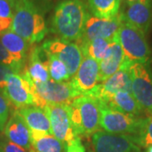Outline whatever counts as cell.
<instances>
[{
	"label": "cell",
	"mask_w": 152,
	"mask_h": 152,
	"mask_svg": "<svg viewBox=\"0 0 152 152\" xmlns=\"http://www.w3.org/2000/svg\"><path fill=\"white\" fill-rule=\"evenodd\" d=\"M71 83L81 96L90 95L99 84V63L91 58L83 57Z\"/></svg>",
	"instance_id": "cell-14"
},
{
	"label": "cell",
	"mask_w": 152,
	"mask_h": 152,
	"mask_svg": "<svg viewBox=\"0 0 152 152\" xmlns=\"http://www.w3.org/2000/svg\"><path fill=\"white\" fill-rule=\"evenodd\" d=\"M132 94L146 115L152 114V75L146 64L132 63Z\"/></svg>",
	"instance_id": "cell-8"
},
{
	"label": "cell",
	"mask_w": 152,
	"mask_h": 152,
	"mask_svg": "<svg viewBox=\"0 0 152 152\" xmlns=\"http://www.w3.org/2000/svg\"><path fill=\"white\" fill-rule=\"evenodd\" d=\"M10 30L30 45L42 41L48 32L43 13L33 0H19L13 9Z\"/></svg>",
	"instance_id": "cell-2"
},
{
	"label": "cell",
	"mask_w": 152,
	"mask_h": 152,
	"mask_svg": "<svg viewBox=\"0 0 152 152\" xmlns=\"http://www.w3.org/2000/svg\"><path fill=\"white\" fill-rule=\"evenodd\" d=\"M0 64L10 67L14 72L18 74H22L25 69V65H23L19 61H17L6 50L5 48L3 46V44L1 43V42H0Z\"/></svg>",
	"instance_id": "cell-28"
},
{
	"label": "cell",
	"mask_w": 152,
	"mask_h": 152,
	"mask_svg": "<svg viewBox=\"0 0 152 152\" xmlns=\"http://www.w3.org/2000/svg\"><path fill=\"white\" fill-rule=\"evenodd\" d=\"M100 107V127L105 132L118 134L136 135L145 118H136L104 106Z\"/></svg>",
	"instance_id": "cell-6"
},
{
	"label": "cell",
	"mask_w": 152,
	"mask_h": 152,
	"mask_svg": "<svg viewBox=\"0 0 152 152\" xmlns=\"http://www.w3.org/2000/svg\"><path fill=\"white\" fill-rule=\"evenodd\" d=\"M30 152H33L32 151H31V150H30Z\"/></svg>",
	"instance_id": "cell-36"
},
{
	"label": "cell",
	"mask_w": 152,
	"mask_h": 152,
	"mask_svg": "<svg viewBox=\"0 0 152 152\" xmlns=\"http://www.w3.org/2000/svg\"><path fill=\"white\" fill-rule=\"evenodd\" d=\"M146 152H152V145L148 146L146 149Z\"/></svg>",
	"instance_id": "cell-35"
},
{
	"label": "cell",
	"mask_w": 152,
	"mask_h": 152,
	"mask_svg": "<svg viewBox=\"0 0 152 152\" xmlns=\"http://www.w3.org/2000/svg\"><path fill=\"white\" fill-rule=\"evenodd\" d=\"M132 64L129 60L125 58L123 65L119 70L117 71L113 75L109 77L103 82L98 84L88 96L95 99H99L106 96L113 95L118 91H127L132 94V81L130 75V66Z\"/></svg>",
	"instance_id": "cell-13"
},
{
	"label": "cell",
	"mask_w": 152,
	"mask_h": 152,
	"mask_svg": "<svg viewBox=\"0 0 152 152\" xmlns=\"http://www.w3.org/2000/svg\"><path fill=\"white\" fill-rule=\"evenodd\" d=\"M41 48L45 54L55 57L65 64L70 79L75 76L83 59L81 50L75 42L53 38L45 41Z\"/></svg>",
	"instance_id": "cell-7"
},
{
	"label": "cell",
	"mask_w": 152,
	"mask_h": 152,
	"mask_svg": "<svg viewBox=\"0 0 152 152\" xmlns=\"http://www.w3.org/2000/svg\"><path fill=\"white\" fill-rule=\"evenodd\" d=\"M117 37L127 59L131 63L147 64L151 58V49L145 33L123 21Z\"/></svg>",
	"instance_id": "cell-5"
},
{
	"label": "cell",
	"mask_w": 152,
	"mask_h": 152,
	"mask_svg": "<svg viewBox=\"0 0 152 152\" xmlns=\"http://www.w3.org/2000/svg\"><path fill=\"white\" fill-rule=\"evenodd\" d=\"M10 104L7 101L4 95L0 92V132L4 129L6 124L10 118Z\"/></svg>",
	"instance_id": "cell-29"
},
{
	"label": "cell",
	"mask_w": 152,
	"mask_h": 152,
	"mask_svg": "<svg viewBox=\"0 0 152 152\" xmlns=\"http://www.w3.org/2000/svg\"><path fill=\"white\" fill-rule=\"evenodd\" d=\"M4 133L7 140L28 151L31 148V131L17 110H15L6 124Z\"/></svg>",
	"instance_id": "cell-18"
},
{
	"label": "cell",
	"mask_w": 152,
	"mask_h": 152,
	"mask_svg": "<svg viewBox=\"0 0 152 152\" xmlns=\"http://www.w3.org/2000/svg\"><path fill=\"white\" fill-rule=\"evenodd\" d=\"M124 60V53L116 35L106 56L99 62V82H103L119 70Z\"/></svg>",
	"instance_id": "cell-19"
},
{
	"label": "cell",
	"mask_w": 152,
	"mask_h": 152,
	"mask_svg": "<svg viewBox=\"0 0 152 152\" xmlns=\"http://www.w3.org/2000/svg\"><path fill=\"white\" fill-rule=\"evenodd\" d=\"M89 152H94V151H89Z\"/></svg>",
	"instance_id": "cell-37"
},
{
	"label": "cell",
	"mask_w": 152,
	"mask_h": 152,
	"mask_svg": "<svg viewBox=\"0 0 152 152\" xmlns=\"http://www.w3.org/2000/svg\"><path fill=\"white\" fill-rule=\"evenodd\" d=\"M14 19V10L8 0H0V34L10 30Z\"/></svg>",
	"instance_id": "cell-27"
},
{
	"label": "cell",
	"mask_w": 152,
	"mask_h": 152,
	"mask_svg": "<svg viewBox=\"0 0 152 152\" xmlns=\"http://www.w3.org/2000/svg\"><path fill=\"white\" fill-rule=\"evenodd\" d=\"M3 95L15 110L31 106L36 107L31 86L22 74L14 72L8 77Z\"/></svg>",
	"instance_id": "cell-10"
},
{
	"label": "cell",
	"mask_w": 152,
	"mask_h": 152,
	"mask_svg": "<svg viewBox=\"0 0 152 152\" xmlns=\"http://www.w3.org/2000/svg\"><path fill=\"white\" fill-rule=\"evenodd\" d=\"M122 23L120 13L118 15L108 19L98 18L91 15L87 20L81 38L75 43L86 42L98 38L113 39L118 32Z\"/></svg>",
	"instance_id": "cell-12"
},
{
	"label": "cell",
	"mask_w": 152,
	"mask_h": 152,
	"mask_svg": "<svg viewBox=\"0 0 152 152\" xmlns=\"http://www.w3.org/2000/svg\"><path fill=\"white\" fill-rule=\"evenodd\" d=\"M12 73H14L12 69H10L8 66L0 64V92L2 94H3V91H4V90L6 86L7 79Z\"/></svg>",
	"instance_id": "cell-31"
},
{
	"label": "cell",
	"mask_w": 152,
	"mask_h": 152,
	"mask_svg": "<svg viewBox=\"0 0 152 152\" xmlns=\"http://www.w3.org/2000/svg\"><path fill=\"white\" fill-rule=\"evenodd\" d=\"M126 5V9L120 11L123 21L146 34L152 21L151 3H134Z\"/></svg>",
	"instance_id": "cell-17"
},
{
	"label": "cell",
	"mask_w": 152,
	"mask_h": 152,
	"mask_svg": "<svg viewBox=\"0 0 152 152\" xmlns=\"http://www.w3.org/2000/svg\"><path fill=\"white\" fill-rule=\"evenodd\" d=\"M71 121L77 138L91 137L101 130L100 107L98 102L91 96H80L69 105Z\"/></svg>",
	"instance_id": "cell-3"
},
{
	"label": "cell",
	"mask_w": 152,
	"mask_h": 152,
	"mask_svg": "<svg viewBox=\"0 0 152 152\" xmlns=\"http://www.w3.org/2000/svg\"><path fill=\"white\" fill-rule=\"evenodd\" d=\"M126 4H130L134 3H151V0H124Z\"/></svg>",
	"instance_id": "cell-33"
},
{
	"label": "cell",
	"mask_w": 152,
	"mask_h": 152,
	"mask_svg": "<svg viewBox=\"0 0 152 152\" xmlns=\"http://www.w3.org/2000/svg\"><path fill=\"white\" fill-rule=\"evenodd\" d=\"M33 152H67L68 145L49 134L31 132Z\"/></svg>",
	"instance_id": "cell-22"
},
{
	"label": "cell",
	"mask_w": 152,
	"mask_h": 152,
	"mask_svg": "<svg viewBox=\"0 0 152 152\" xmlns=\"http://www.w3.org/2000/svg\"><path fill=\"white\" fill-rule=\"evenodd\" d=\"M46 57L51 80L57 82H64L70 79L67 67L64 63L53 56L46 54Z\"/></svg>",
	"instance_id": "cell-25"
},
{
	"label": "cell",
	"mask_w": 152,
	"mask_h": 152,
	"mask_svg": "<svg viewBox=\"0 0 152 152\" xmlns=\"http://www.w3.org/2000/svg\"><path fill=\"white\" fill-rule=\"evenodd\" d=\"M90 14L98 18H113L118 15L122 0H87Z\"/></svg>",
	"instance_id": "cell-23"
},
{
	"label": "cell",
	"mask_w": 152,
	"mask_h": 152,
	"mask_svg": "<svg viewBox=\"0 0 152 152\" xmlns=\"http://www.w3.org/2000/svg\"><path fill=\"white\" fill-rule=\"evenodd\" d=\"M134 137L140 146L147 148L152 145V114L145 118L140 129Z\"/></svg>",
	"instance_id": "cell-26"
},
{
	"label": "cell",
	"mask_w": 152,
	"mask_h": 152,
	"mask_svg": "<svg viewBox=\"0 0 152 152\" xmlns=\"http://www.w3.org/2000/svg\"><path fill=\"white\" fill-rule=\"evenodd\" d=\"M0 151L2 152H30V151L12 143L6 138L0 140Z\"/></svg>",
	"instance_id": "cell-30"
},
{
	"label": "cell",
	"mask_w": 152,
	"mask_h": 152,
	"mask_svg": "<svg viewBox=\"0 0 152 152\" xmlns=\"http://www.w3.org/2000/svg\"><path fill=\"white\" fill-rule=\"evenodd\" d=\"M96 100L101 106L107 107L133 117L144 118L143 115L145 114L141 107L136 102L133 94L127 91H118Z\"/></svg>",
	"instance_id": "cell-16"
},
{
	"label": "cell",
	"mask_w": 152,
	"mask_h": 152,
	"mask_svg": "<svg viewBox=\"0 0 152 152\" xmlns=\"http://www.w3.org/2000/svg\"><path fill=\"white\" fill-rule=\"evenodd\" d=\"M17 111L25 120L31 132L53 134L48 117L44 108L31 106L18 109Z\"/></svg>",
	"instance_id": "cell-20"
},
{
	"label": "cell",
	"mask_w": 152,
	"mask_h": 152,
	"mask_svg": "<svg viewBox=\"0 0 152 152\" xmlns=\"http://www.w3.org/2000/svg\"><path fill=\"white\" fill-rule=\"evenodd\" d=\"M41 47L33 46L30 49L27 61L22 75L33 84H42L51 80L49 75L47 57Z\"/></svg>",
	"instance_id": "cell-15"
},
{
	"label": "cell",
	"mask_w": 152,
	"mask_h": 152,
	"mask_svg": "<svg viewBox=\"0 0 152 152\" xmlns=\"http://www.w3.org/2000/svg\"><path fill=\"white\" fill-rule=\"evenodd\" d=\"M44 110L48 117L53 135L67 145L75 140L77 137L72 124L69 105L48 104Z\"/></svg>",
	"instance_id": "cell-11"
},
{
	"label": "cell",
	"mask_w": 152,
	"mask_h": 152,
	"mask_svg": "<svg viewBox=\"0 0 152 152\" xmlns=\"http://www.w3.org/2000/svg\"><path fill=\"white\" fill-rule=\"evenodd\" d=\"M113 39L98 38L86 42H80L76 44L80 47L81 50L83 57L91 58L99 63L107 54L108 49L113 43Z\"/></svg>",
	"instance_id": "cell-24"
},
{
	"label": "cell",
	"mask_w": 152,
	"mask_h": 152,
	"mask_svg": "<svg viewBox=\"0 0 152 152\" xmlns=\"http://www.w3.org/2000/svg\"><path fill=\"white\" fill-rule=\"evenodd\" d=\"M0 152H2V151H0Z\"/></svg>",
	"instance_id": "cell-38"
},
{
	"label": "cell",
	"mask_w": 152,
	"mask_h": 152,
	"mask_svg": "<svg viewBox=\"0 0 152 152\" xmlns=\"http://www.w3.org/2000/svg\"><path fill=\"white\" fill-rule=\"evenodd\" d=\"M94 152H141L134 135L98 131L91 136Z\"/></svg>",
	"instance_id": "cell-9"
},
{
	"label": "cell",
	"mask_w": 152,
	"mask_h": 152,
	"mask_svg": "<svg viewBox=\"0 0 152 152\" xmlns=\"http://www.w3.org/2000/svg\"><path fill=\"white\" fill-rule=\"evenodd\" d=\"M91 15L83 0H64L55 8L50 31L58 38L75 42L81 38Z\"/></svg>",
	"instance_id": "cell-1"
},
{
	"label": "cell",
	"mask_w": 152,
	"mask_h": 152,
	"mask_svg": "<svg viewBox=\"0 0 152 152\" xmlns=\"http://www.w3.org/2000/svg\"><path fill=\"white\" fill-rule=\"evenodd\" d=\"M26 80L32 88L36 107L42 108L48 104L69 105L75 98L81 96L73 86L71 81L57 82L50 80L42 84H33L28 79Z\"/></svg>",
	"instance_id": "cell-4"
},
{
	"label": "cell",
	"mask_w": 152,
	"mask_h": 152,
	"mask_svg": "<svg viewBox=\"0 0 152 152\" xmlns=\"http://www.w3.org/2000/svg\"><path fill=\"white\" fill-rule=\"evenodd\" d=\"M0 42L17 61L26 65L30 53V44L10 29L0 34Z\"/></svg>",
	"instance_id": "cell-21"
},
{
	"label": "cell",
	"mask_w": 152,
	"mask_h": 152,
	"mask_svg": "<svg viewBox=\"0 0 152 152\" xmlns=\"http://www.w3.org/2000/svg\"><path fill=\"white\" fill-rule=\"evenodd\" d=\"M9 1V3L10 4L11 6H12V8L14 9V7L15 6V4H17V2L19 1V0H8Z\"/></svg>",
	"instance_id": "cell-34"
},
{
	"label": "cell",
	"mask_w": 152,
	"mask_h": 152,
	"mask_svg": "<svg viewBox=\"0 0 152 152\" xmlns=\"http://www.w3.org/2000/svg\"><path fill=\"white\" fill-rule=\"evenodd\" d=\"M67 152H86V148L82 144L81 138H76L68 144Z\"/></svg>",
	"instance_id": "cell-32"
}]
</instances>
